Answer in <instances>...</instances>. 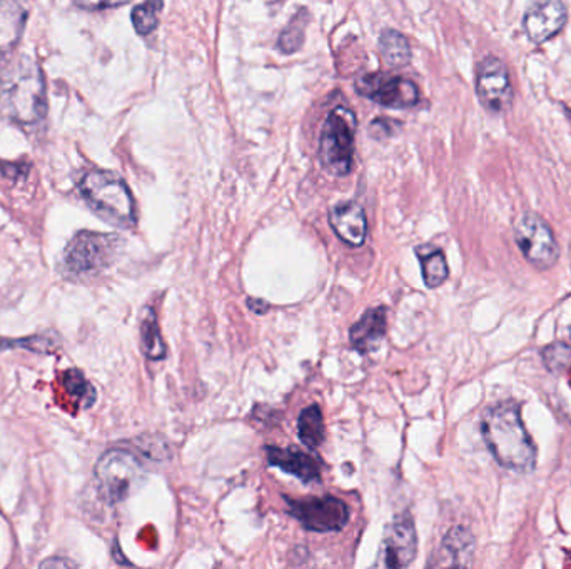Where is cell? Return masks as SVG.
Here are the masks:
<instances>
[{
  "label": "cell",
  "instance_id": "obj_1",
  "mask_svg": "<svg viewBox=\"0 0 571 569\" xmlns=\"http://www.w3.org/2000/svg\"><path fill=\"white\" fill-rule=\"evenodd\" d=\"M481 433L500 466L515 473H531L535 469L538 449L526 431L518 404L505 401L486 409Z\"/></svg>",
  "mask_w": 571,
  "mask_h": 569
},
{
  "label": "cell",
  "instance_id": "obj_2",
  "mask_svg": "<svg viewBox=\"0 0 571 569\" xmlns=\"http://www.w3.org/2000/svg\"><path fill=\"white\" fill-rule=\"evenodd\" d=\"M46 81L41 66L27 56L0 69V114L17 124H37L46 116Z\"/></svg>",
  "mask_w": 571,
  "mask_h": 569
},
{
  "label": "cell",
  "instance_id": "obj_3",
  "mask_svg": "<svg viewBox=\"0 0 571 569\" xmlns=\"http://www.w3.org/2000/svg\"><path fill=\"white\" fill-rule=\"evenodd\" d=\"M79 192L87 206L112 226H136V202L126 182L109 171H89L79 182Z\"/></svg>",
  "mask_w": 571,
  "mask_h": 569
},
{
  "label": "cell",
  "instance_id": "obj_4",
  "mask_svg": "<svg viewBox=\"0 0 571 569\" xmlns=\"http://www.w3.org/2000/svg\"><path fill=\"white\" fill-rule=\"evenodd\" d=\"M356 116L346 107H336L324 121L319 139V159L334 176H348L353 169Z\"/></svg>",
  "mask_w": 571,
  "mask_h": 569
},
{
  "label": "cell",
  "instance_id": "obj_5",
  "mask_svg": "<svg viewBox=\"0 0 571 569\" xmlns=\"http://www.w3.org/2000/svg\"><path fill=\"white\" fill-rule=\"evenodd\" d=\"M144 469L136 454L126 449H111L97 461L96 481L99 494L109 504L122 503L141 484Z\"/></svg>",
  "mask_w": 571,
  "mask_h": 569
},
{
  "label": "cell",
  "instance_id": "obj_6",
  "mask_svg": "<svg viewBox=\"0 0 571 569\" xmlns=\"http://www.w3.org/2000/svg\"><path fill=\"white\" fill-rule=\"evenodd\" d=\"M119 247L114 234L82 231L77 234L66 249L64 269L67 276H92L109 266Z\"/></svg>",
  "mask_w": 571,
  "mask_h": 569
},
{
  "label": "cell",
  "instance_id": "obj_7",
  "mask_svg": "<svg viewBox=\"0 0 571 569\" xmlns=\"http://www.w3.org/2000/svg\"><path fill=\"white\" fill-rule=\"evenodd\" d=\"M516 246L520 247L521 254L530 264L538 269H550L555 266L560 249L550 224L535 212H525L516 219L515 227Z\"/></svg>",
  "mask_w": 571,
  "mask_h": 569
},
{
  "label": "cell",
  "instance_id": "obj_8",
  "mask_svg": "<svg viewBox=\"0 0 571 569\" xmlns=\"http://www.w3.org/2000/svg\"><path fill=\"white\" fill-rule=\"evenodd\" d=\"M289 514L298 519L308 531L329 533L343 529L349 521V508L341 499L334 496L291 501L288 499Z\"/></svg>",
  "mask_w": 571,
  "mask_h": 569
},
{
  "label": "cell",
  "instance_id": "obj_9",
  "mask_svg": "<svg viewBox=\"0 0 571 569\" xmlns=\"http://www.w3.org/2000/svg\"><path fill=\"white\" fill-rule=\"evenodd\" d=\"M356 91L368 97L379 106L406 109L416 106L420 101V92L413 82L405 77L390 74H369L356 82Z\"/></svg>",
  "mask_w": 571,
  "mask_h": 569
},
{
  "label": "cell",
  "instance_id": "obj_10",
  "mask_svg": "<svg viewBox=\"0 0 571 569\" xmlns=\"http://www.w3.org/2000/svg\"><path fill=\"white\" fill-rule=\"evenodd\" d=\"M418 553V534L410 514H401L386 528L376 566L406 568Z\"/></svg>",
  "mask_w": 571,
  "mask_h": 569
},
{
  "label": "cell",
  "instance_id": "obj_11",
  "mask_svg": "<svg viewBox=\"0 0 571 569\" xmlns=\"http://www.w3.org/2000/svg\"><path fill=\"white\" fill-rule=\"evenodd\" d=\"M476 92L486 111L501 114L508 111L513 102L510 74L501 59L488 56L480 62L476 77Z\"/></svg>",
  "mask_w": 571,
  "mask_h": 569
},
{
  "label": "cell",
  "instance_id": "obj_12",
  "mask_svg": "<svg viewBox=\"0 0 571 569\" xmlns=\"http://www.w3.org/2000/svg\"><path fill=\"white\" fill-rule=\"evenodd\" d=\"M568 12L561 0H538L526 11V36L533 44H543L560 34L565 27Z\"/></svg>",
  "mask_w": 571,
  "mask_h": 569
},
{
  "label": "cell",
  "instance_id": "obj_13",
  "mask_svg": "<svg viewBox=\"0 0 571 569\" xmlns=\"http://www.w3.org/2000/svg\"><path fill=\"white\" fill-rule=\"evenodd\" d=\"M29 11L24 0H0V67L19 46L26 31Z\"/></svg>",
  "mask_w": 571,
  "mask_h": 569
},
{
  "label": "cell",
  "instance_id": "obj_14",
  "mask_svg": "<svg viewBox=\"0 0 571 569\" xmlns=\"http://www.w3.org/2000/svg\"><path fill=\"white\" fill-rule=\"evenodd\" d=\"M329 224L336 236L348 246H363L368 236V221L358 202H341L329 212Z\"/></svg>",
  "mask_w": 571,
  "mask_h": 569
},
{
  "label": "cell",
  "instance_id": "obj_15",
  "mask_svg": "<svg viewBox=\"0 0 571 569\" xmlns=\"http://www.w3.org/2000/svg\"><path fill=\"white\" fill-rule=\"evenodd\" d=\"M269 466L279 468L284 473L293 474L294 478L301 479L303 483H316L321 478V466L318 459L311 454L299 451L296 448H266Z\"/></svg>",
  "mask_w": 571,
  "mask_h": 569
},
{
  "label": "cell",
  "instance_id": "obj_16",
  "mask_svg": "<svg viewBox=\"0 0 571 569\" xmlns=\"http://www.w3.org/2000/svg\"><path fill=\"white\" fill-rule=\"evenodd\" d=\"M386 328H388L386 308L378 306V308L369 309L363 314V318L349 329L351 346L361 354L373 351L379 341L385 338Z\"/></svg>",
  "mask_w": 571,
  "mask_h": 569
},
{
  "label": "cell",
  "instance_id": "obj_17",
  "mask_svg": "<svg viewBox=\"0 0 571 569\" xmlns=\"http://www.w3.org/2000/svg\"><path fill=\"white\" fill-rule=\"evenodd\" d=\"M475 551V538L466 528H453L443 539L446 566H466Z\"/></svg>",
  "mask_w": 571,
  "mask_h": 569
},
{
  "label": "cell",
  "instance_id": "obj_18",
  "mask_svg": "<svg viewBox=\"0 0 571 569\" xmlns=\"http://www.w3.org/2000/svg\"><path fill=\"white\" fill-rule=\"evenodd\" d=\"M416 254L420 257L421 271H423V281L426 288H440L441 284L450 276V267L446 262L445 254L436 247L423 246L416 249Z\"/></svg>",
  "mask_w": 571,
  "mask_h": 569
},
{
  "label": "cell",
  "instance_id": "obj_19",
  "mask_svg": "<svg viewBox=\"0 0 571 569\" xmlns=\"http://www.w3.org/2000/svg\"><path fill=\"white\" fill-rule=\"evenodd\" d=\"M298 434L301 443L309 449L321 446L326 436L324 431V419L318 404L303 409L298 418Z\"/></svg>",
  "mask_w": 571,
  "mask_h": 569
},
{
  "label": "cell",
  "instance_id": "obj_20",
  "mask_svg": "<svg viewBox=\"0 0 571 569\" xmlns=\"http://www.w3.org/2000/svg\"><path fill=\"white\" fill-rule=\"evenodd\" d=\"M141 344L142 351L147 358L152 361L166 358V344L162 341L159 324H157L156 313L151 308H147L142 316L141 323Z\"/></svg>",
  "mask_w": 571,
  "mask_h": 569
},
{
  "label": "cell",
  "instance_id": "obj_21",
  "mask_svg": "<svg viewBox=\"0 0 571 569\" xmlns=\"http://www.w3.org/2000/svg\"><path fill=\"white\" fill-rule=\"evenodd\" d=\"M379 49L388 66L403 67L411 61L410 42L400 32H383L379 37Z\"/></svg>",
  "mask_w": 571,
  "mask_h": 569
},
{
  "label": "cell",
  "instance_id": "obj_22",
  "mask_svg": "<svg viewBox=\"0 0 571 569\" xmlns=\"http://www.w3.org/2000/svg\"><path fill=\"white\" fill-rule=\"evenodd\" d=\"M162 7H164V0H144V4L132 11V24L137 34L147 36L156 31Z\"/></svg>",
  "mask_w": 571,
  "mask_h": 569
},
{
  "label": "cell",
  "instance_id": "obj_23",
  "mask_svg": "<svg viewBox=\"0 0 571 569\" xmlns=\"http://www.w3.org/2000/svg\"><path fill=\"white\" fill-rule=\"evenodd\" d=\"M308 12L303 11L301 14H296L293 21L289 22V26L284 29L283 34L279 37V51L284 54H293L298 51L299 47L303 46L304 32L308 26Z\"/></svg>",
  "mask_w": 571,
  "mask_h": 569
},
{
  "label": "cell",
  "instance_id": "obj_24",
  "mask_svg": "<svg viewBox=\"0 0 571 569\" xmlns=\"http://www.w3.org/2000/svg\"><path fill=\"white\" fill-rule=\"evenodd\" d=\"M543 363L553 374L568 373L571 369V346L553 343L543 349Z\"/></svg>",
  "mask_w": 571,
  "mask_h": 569
},
{
  "label": "cell",
  "instance_id": "obj_25",
  "mask_svg": "<svg viewBox=\"0 0 571 569\" xmlns=\"http://www.w3.org/2000/svg\"><path fill=\"white\" fill-rule=\"evenodd\" d=\"M24 348L36 353H49L54 349V341L52 338H44V336H31V338L22 339H6L0 338V351L6 349Z\"/></svg>",
  "mask_w": 571,
  "mask_h": 569
},
{
  "label": "cell",
  "instance_id": "obj_26",
  "mask_svg": "<svg viewBox=\"0 0 571 569\" xmlns=\"http://www.w3.org/2000/svg\"><path fill=\"white\" fill-rule=\"evenodd\" d=\"M66 388L69 393L74 396V398H79L84 401L86 406H91L96 399V393H94V388L91 384L87 383L84 376L77 371H69L66 373Z\"/></svg>",
  "mask_w": 571,
  "mask_h": 569
},
{
  "label": "cell",
  "instance_id": "obj_27",
  "mask_svg": "<svg viewBox=\"0 0 571 569\" xmlns=\"http://www.w3.org/2000/svg\"><path fill=\"white\" fill-rule=\"evenodd\" d=\"M131 0H74V4L86 11H102V9H112V7L124 6Z\"/></svg>",
  "mask_w": 571,
  "mask_h": 569
},
{
  "label": "cell",
  "instance_id": "obj_28",
  "mask_svg": "<svg viewBox=\"0 0 571 569\" xmlns=\"http://www.w3.org/2000/svg\"><path fill=\"white\" fill-rule=\"evenodd\" d=\"M248 304L251 311H254L256 314H264L269 309L268 304L264 303V301H256V299H249Z\"/></svg>",
  "mask_w": 571,
  "mask_h": 569
},
{
  "label": "cell",
  "instance_id": "obj_29",
  "mask_svg": "<svg viewBox=\"0 0 571 569\" xmlns=\"http://www.w3.org/2000/svg\"><path fill=\"white\" fill-rule=\"evenodd\" d=\"M57 564H61V566H74V563H69V561H56V559H51V561H44L42 566H57Z\"/></svg>",
  "mask_w": 571,
  "mask_h": 569
},
{
  "label": "cell",
  "instance_id": "obj_30",
  "mask_svg": "<svg viewBox=\"0 0 571 569\" xmlns=\"http://www.w3.org/2000/svg\"><path fill=\"white\" fill-rule=\"evenodd\" d=\"M566 116H568V119H570L571 124V109H566Z\"/></svg>",
  "mask_w": 571,
  "mask_h": 569
}]
</instances>
